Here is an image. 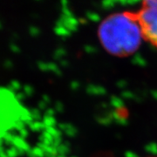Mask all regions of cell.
<instances>
[{"mask_svg":"<svg viewBox=\"0 0 157 157\" xmlns=\"http://www.w3.org/2000/svg\"><path fill=\"white\" fill-rule=\"evenodd\" d=\"M99 35L105 49L117 56L132 53L138 48L140 39H143L135 13L108 17L101 24Z\"/></svg>","mask_w":157,"mask_h":157,"instance_id":"6da1fadb","label":"cell"},{"mask_svg":"<svg viewBox=\"0 0 157 157\" xmlns=\"http://www.w3.org/2000/svg\"><path fill=\"white\" fill-rule=\"evenodd\" d=\"M135 16L143 39L157 49V0L143 2Z\"/></svg>","mask_w":157,"mask_h":157,"instance_id":"7a4b0ae2","label":"cell"}]
</instances>
